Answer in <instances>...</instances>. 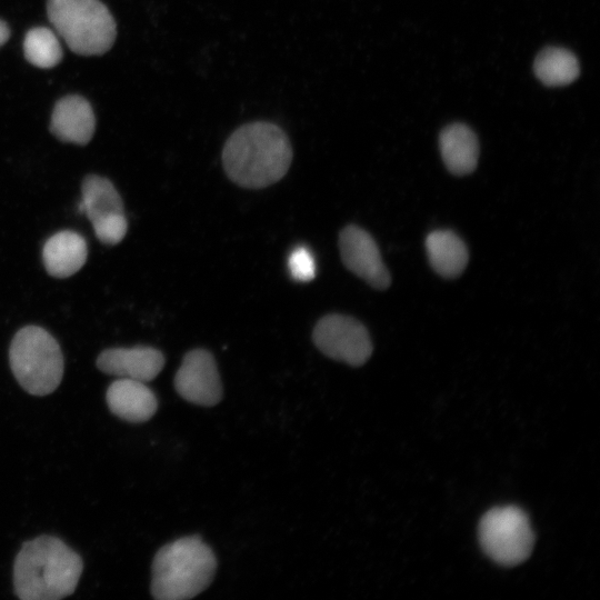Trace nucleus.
Masks as SVG:
<instances>
[{"instance_id":"obj_13","label":"nucleus","mask_w":600,"mask_h":600,"mask_svg":"<svg viewBox=\"0 0 600 600\" xmlns=\"http://www.w3.org/2000/svg\"><path fill=\"white\" fill-rule=\"evenodd\" d=\"M88 248L84 238L71 230H62L51 236L42 249V260L47 272L63 279L74 274L86 263Z\"/></svg>"},{"instance_id":"obj_20","label":"nucleus","mask_w":600,"mask_h":600,"mask_svg":"<svg viewBox=\"0 0 600 600\" xmlns=\"http://www.w3.org/2000/svg\"><path fill=\"white\" fill-rule=\"evenodd\" d=\"M288 267L291 277L301 282L310 281L316 276V262L306 247H297L289 256Z\"/></svg>"},{"instance_id":"obj_21","label":"nucleus","mask_w":600,"mask_h":600,"mask_svg":"<svg viewBox=\"0 0 600 600\" xmlns=\"http://www.w3.org/2000/svg\"><path fill=\"white\" fill-rule=\"evenodd\" d=\"M10 30L7 23L0 20V46L4 44L9 39Z\"/></svg>"},{"instance_id":"obj_14","label":"nucleus","mask_w":600,"mask_h":600,"mask_svg":"<svg viewBox=\"0 0 600 600\" xmlns=\"http://www.w3.org/2000/svg\"><path fill=\"white\" fill-rule=\"evenodd\" d=\"M439 147L446 168L461 177L474 171L479 159V141L476 133L463 123H451L439 136Z\"/></svg>"},{"instance_id":"obj_16","label":"nucleus","mask_w":600,"mask_h":600,"mask_svg":"<svg viewBox=\"0 0 600 600\" xmlns=\"http://www.w3.org/2000/svg\"><path fill=\"white\" fill-rule=\"evenodd\" d=\"M82 199L79 211L90 222L116 213H124L122 199L113 183L98 174H88L81 184Z\"/></svg>"},{"instance_id":"obj_15","label":"nucleus","mask_w":600,"mask_h":600,"mask_svg":"<svg viewBox=\"0 0 600 600\" xmlns=\"http://www.w3.org/2000/svg\"><path fill=\"white\" fill-rule=\"evenodd\" d=\"M424 247L430 266L442 278L454 279L464 271L469 260L468 248L453 231H431Z\"/></svg>"},{"instance_id":"obj_12","label":"nucleus","mask_w":600,"mask_h":600,"mask_svg":"<svg viewBox=\"0 0 600 600\" xmlns=\"http://www.w3.org/2000/svg\"><path fill=\"white\" fill-rule=\"evenodd\" d=\"M96 128V118L90 103L80 96L60 99L51 116L50 130L63 142L87 144Z\"/></svg>"},{"instance_id":"obj_10","label":"nucleus","mask_w":600,"mask_h":600,"mask_svg":"<svg viewBox=\"0 0 600 600\" xmlns=\"http://www.w3.org/2000/svg\"><path fill=\"white\" fill-rule=\"evenodd\" d=\"M96 364L107 374L148 382L162 370L164 357L160 350L147 346L109 348L98 356Z\"/></svg>"},{"instance_id":"obj_17","label":"nucleus","mask_w":600,"mask_h":600,"mask_svg":"<svg viewBox=\"0 0 600 600\" xmlns=\"http://www.w3.org/2000/svg\"><path fill=\"white\" fill-rule=\"evenodd\" d=\"M536 77L547 87H562L572 83L580 74L577 57L559 47L541 50L533 62Z\"/></svg>"},{"instance_id":"obj_9","label":"nucleus","mask_w":600,"mask_h":600,"mask_svg":"<svg viewBox=\"0 0 600 600\" xmlns=\"http://www.w3.org/2000/svg\"><path fill=\"white\" fill-rule=\"evenodd\" d=\"M338 244L348 270L374 289L389 288L391 276L370 233L358 226L349 224L340 231Z\"/></svg>"},{"instance_id":"obj_7","label":"nucleus","mask_w":600,"mask_h":600,"mask_svg":"<svg viewBox=\"0 0 600 600\" xmlns=\"http://www.w3.org/2000/svg\"><path fill=\"white\" fill-rule=\"evenodd\" d=\"M312 340L324 356L352 367L364 364L372 353L367 328L346 314L322 317L313 328Z\"/></svg>"},{"instance_id":"obj_2","label":"nucleus","mask_w":600,"mask_h":600,"mask_svg":"<svg viewBox=\"0 0 600 600\" xmlns=\"http://www.w3.org/2000/svg\"><path fill=\"white\" fill-rule=\"evenodd\" d=\"M83 570L81 557L61 539L26 541L13 563V588L22 600H58L72 594Z\"/></svg>"},{"instance_id":"obj_3","label":"nucleus","mask_w":600,"mask_h":600,"mask_svg":"<svg viewBox=\"0 0 600 600\" xmlns=\"http://www.w3.org/2000/svg\"><path fill=\"white\" fill-rule=\"evenodd\" d=\"M216 569V556L200 537L177 539L153 558L151 593L158 600L193 598L210 586Z\"/></svg>"},{"instance_id":"obj_18","label":"nucleus","mask_w":600,"mask_h":600,"mask_svg":"<svg viewBox=\"0 0 600 600\" xmlns=\"http://www.w3.org/2000/svg\"><path fill=\"white\" fill-rule=\"evenodd\" d=\"M26 59L33 66L49 69L62 59V48L57 34L44 27L29 30L23 42Z\"/></svg>"},{"instance_id":"obj_5","label":"nucleus","mask_w":600,"mask_h":600,"mask_svg":"<svg viewBox=\"0 0 600 600\" xmlns=\"http://www.w3.org/2000/svg\"><path fill=\"white\" fill-rule=\"evenodd\" d=\"M9 362L19 384L32 396L53 392L63 377L60 346L38 326H26L14 334L9 348Z\"/></svg>"},{"instance_id":"obj_4","label":"nucleus","mask_w":600,"mask_h":600,"mask_svg":"<svg viewBox=\"0 0 600 600\" xmlns=\"http://www.w3.org/2000/svg\"><path fill=\"white\" fill-rule=\"evenodd\" d=\"M47 12L57 33L78 54H102L116 40V21L99 0H48Z\"/></svg>"},{"instance_id":"obj_19","label":"nucleus","mask_w":600,"mask_h":600,"mask_svg":"<svg viewBox=\"0 0 600 600\" xmlns=\"http://www.w3.org/2000/svg\"><path fill=\"white\" fill-rule=\"evenodd\" d=\"M93 231L99 241L108 246L118 244L128 231L124 213H116L92 222Z\"/></svg>"},{"instance_id":"obj_6","label":"nucleus","mask_w":600,"mask_h":600,"mask_svg":"<svg viewBox=\"0 0 600 600\" xmlns=\"http://www.w3.org/2000/svg\"><path fill=\"white\" fill-rule=\"evenodd\" d=\"M479 542L494 562L512 567L526 561L534 543L527 514L518 507L489 510L479 523Z\"/></svg>"},{"instance_id":"obj_1","label":"nucleus","mask_w":600,"mask_h":600,"mask_svg":"<svg viewBox=\"0 0 600 600\" xmlns=\"http://www.w3.org/2000/svg\"><path fill=\"white\" fill-rule=\"evenodd\" d=\"M292 161L287 133L276 123L253 121L237 128L222 149L228 178L248 189L266 188L282 179Z\"/></svg>"},{"instance_id":"obj_8","label":"nucleus","mask_w":600,"mask_h":600,"mask_svg":"<svg viewBox=\"0 0 600 600\" xmlns=\"http://www.w3.org/2000/svg\"><path fill=\"white\" fill-rule=\"evenodd\" d=\"M173 383L180 397L198 406L213 407L222 399L217 363L206 349H193L186 353Z\"/></svg>"},{"instance_id":"obj_11","label":"nucleus","mask_w":600,"mask_h":600,"mask_svg":"<svg viewBox=\"0 0 600 600\" xmlns=\"http://www.w3.org/2000/svg\"><path fill=\"white\" fill-rule=\"evenodd\" d=\"M106 401L111 413L133 423L148 421L158 409L157 397L146 382L126 378L109 386Z\"/></svg>"}]
</instances>
